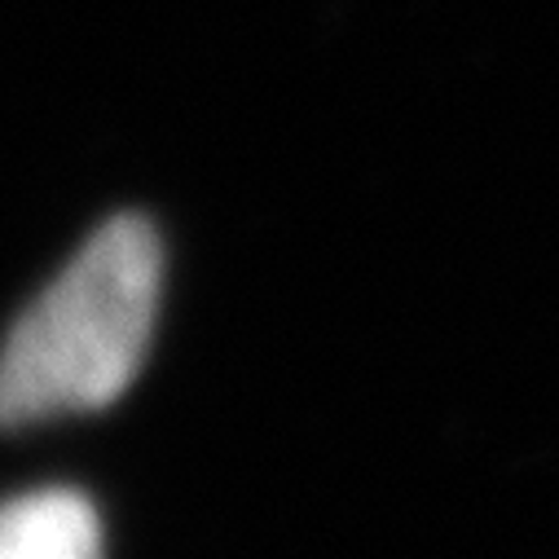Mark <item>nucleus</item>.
Listing matches in <instances>:
<instances>
[{"label": "nucleus", "instance_id": "1", "mask_svg": "<svg viewBox=\"0 0 559 559\" xmlns=\"http://www.w3.org/2000/svg\"><path fill=\"white\" fill-rule=\"evenodd\" d=\"M159 287L155 225L106 221L0 344V428L110 405L146 361Z\"/></svg>", "mask_w": 559, "mask_h": 559}, {"label": "nucleus", "instance_id": "2", "mask_svg": "<svg viewBox=\"0 0 559 559\" xmlns=\"http://www.w3.org/2000/svg\"><path fill=\"white\" fill-rule=\"evenodd\" d=\"M102 515L75 489H36L0 507V559H102Z\"/></svg>", "mask_w": 559, "mask_h": 559}]
</instances>
